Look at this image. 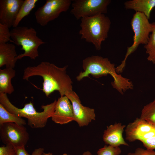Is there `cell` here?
<instances>
[{"mask_svg": "<svg viewBox=\"0 0 155 155\" xmlns=\"http://www.w3.org/2000/svg\"><path fill=\"white\" fill-rule=\"evenodd\" d=\"M67 67H59L53 63L42 61L36 66L25 68L22 78L28 80L33 76H41L43 80L42 90L47 97L55 91L63 96L73 91L72 82L67 73Z\"/></svg>", "mask_w": 155, "mask_h": 155, "instance_id": "cell-1", "label": "cell"}, {"mask_svg": "<svg viewBox=\"0 0 155 155\" xmlns=\"http://www.w3.org/2000/svg\"><path fill=\"white\" fill-rule=\"evenodd\" d=\"M82 67L84 71L81 72L76 77L78 81L88 77L90 75L99 78L110 74L114 80L111 82L112 87L121 94L133 88L130 80L118 74L115 64L111 63L107 58L97 55L88 57L83 60Z\"/></svg>", "mask_w": 155, "mask_h": 155, "instance_id": "cell-2", "label": "cell"}, {"mask_svg": "<svg viewBox=\"0 0 155 155\" xmlns=\"http://www.w3.org/2000/svg\"><path fill=\"white\" fill-rule=\"evenodd\" d=\"M57 101L55 100L50 104L42 105L41 108L43 111L38 112L31 102L25 104L23 108H19L11 102L7 94L0 93V104L10 113L19 117L26 118L28 125L32 128H40L45 126L48 119L54 113Z\"/></svg>", "mask_w": 155, "mask_h": 155, "instance_id": "cell-3", "label": "cell"}, {"mask_svg": "<svg viewBox=\"0 0 155 155\" xmlns=\"http://www.w3.org/2000/svg\"><path fill=\"white\" fill-rule=\"evenodd\" d=\"M79 34L82 39L93 44L96 49H101V44L107 38L111 21L104 14H99L81 19Z\"/></svg>", "mask_w": 155, "mask_h": 155, "instance_id": "cell-4", "label": "cell"}, {"mask_svg": "<svg viewBox=\"0 0 155 155\" xmlns=\"http://www.w3.org/2000/svg\"><path fill=\"white\" fill-rule=\"evenodd\" d=\"M11 39L17 46H21L24 53L19 54L16 58L17 61L28 57L35 59L39 56L38 49L42 44L45 43L37 35V32L34 28L26 26H18L10 31Z\"/></svg>", "mask_w": 155, "mask_h": 155, "instance_id": "cell-5", "label": "cell"}, {"mask_svg": "<svg viewBox=\"0 0 155 155\" xmlns=\"http://www.w3.org/2000/svg\"><path fill=\"white\" fill-rule=\"evenodd\" d=\"M143 13L136 12L133 15L131 22V25L134 33L133 42L131 46L127 47L124 59L121 63L116 68V71L119 73L123 71L128 56L133 53L141 44H146L148 42L152 30V25Z\"/></svg>", "mask_w": 155, "mask_h": 155, "instance_id": "cell-6", "label": "cell"}, {"mask_svg": "<svg viewBox=\"0 0 155 155\" xmlns=\"http://www.w3.org/2000/svg\"><path fill=\"white\" fill-rule=\"evenodd\" d=\"M125 139L130 142L140 141L147 149H155V124L137 118L125 129Z\"/></svg>", "mask_w": 155, "mask_h": 155, "instance_id": "cell-7", "label": "cell"}, {"mask_svg": "<svg viewBox=\"0 0 155 155\" xmlns=\"http://www.w3.org/2000/svg\"><path fill=\"white\" fill-rule=\"evenodd\" d=\"M71 0H46L34 13L37 23L41 26L57 18L63 12H66L71 5Z\"/></svg>", "mask_w": 155, "mask_h": 155, "instance_id": "cell-8", "label": "cell"}, {"mask_svg": "<svg viewBox=\"0 0 155 155\" xmlns=\"http://www.w3.org/2000/svg\"><path fill=\"white\" fill-rule=\"evenodd\" d=\"M71 4V13L77 20L84 17L105 14L110 0H74Z\"/></svg>", "mask_w": 155, "mask_h": 155, "instance_id": "cell-9", "label": "cell"}, {"mask_svg": "<svg viewBox=\"0 0 155 155\" xmlns=\"http://www.w3.org/2000/svg\"><path fill=\"white\" fill-rule=\"evenodd\" d=\"M0 137L5 145L11 144L17 146H25L29 140V136L24 125L7 123L0 125Z\"/></svg>", "mask_w": 155, "mask_h": 155, "instance_id": "cell-10", "label": "cell"}, {"mask_svg": "<svg viewBox=\"0 0 155 155\" xmlns=\"http://www.w3.org/2000/svg\"><path fill=\"white\" fill-rule=\"evenodd\" d=\"M70 100L72 105L74 121L79 126H87L92 121L95 120L94 110L84 106L79 97L73 91L68 92L65 95Z\"/></svg>", "mask_w": 155, "mask_h": 155, "instance_id": "cell-11", "label": "cell"}, {"mask_svg": "<svg viewBox=\"0 0 155 155\" xmlns=\"http://www.w3.org/2000/svg\"><path fill=\"white\" fill-rule=\"evenodd\" d=\"M51 118L54 123L61 125L74 121L72 105L67 96H61L58 98Z\"/></svg>", "mask_w": 155, "mask_h": 155, "instance_id": "cell-12", "label": "cell"}, {"mask_svg": "<svg viewBox=\"0 0 155 155\" xmlns=\"http://www.w3.org/2000/svg\"><path fill=\"white\" fill-rule=\"evenodd\" d=\"M23 0H0V23L13 26Z\"/></svg>", "mask_w": 155, "mask_h": 155, "instance_id": "cell-13", "label": "cell"}, {"mask_svg": "<svg viewBox=\"0 0 155 155\" xmlns=\"http://www.w3.org/2000/svg\"><path fill=\"white\" fill-rule=\"evenodd\" d=\"M125 127V125H122L120 123H116L107 126L103 133V141L106 144L114 147H119L121 145L129 146L123 136Z\"/></svg>", "mask_w": 155, "mask_h": 155, "instance_id": "cell-14", "label": "cell"}, {"mask_svg": "<svg viewBox=\"0 0 155 155\" xmlns=\"http://www.w3.org/2000/svg\"><path fill=\"white\" fill-rule=\"evenodd\" d=\"M18 56L16 46L12 43L0 44V67L5 66L6 68H13Z\"/></svg>", "mask_w": 155, "mask_h": 155, "instance_id": "cell-15", "label": "cell"}, {"mask_svg": "<svg viewBox=\"0 0 155 155\" xmlns=\"http://www.w3.org/2000/svg\"><path fill=\"white\" fill-rule=\"evenodd\" d=\"M125 7L143 13L149 20L151 11L155 7V0H132L125 2Z\"/></svg>", "mask_w": 155, "mask_h": 155, "instance_id": "cell-16", "label": "cell"}, {"mask_svg": "<svg viewBox=\"0 0 155 155\" xmlns=\"http://www.w3.org/2000/svg\"><path fill=\"white\" fill-rule=\"evenodd\" d=\"M13 68H5L0 69V93L11 94L14 91L11 80L16 75Z\"/></svg>", "mask_w": 155, "mask_h": 155, "instance_id": "cell-17", "label": "cell"}, {"mask_svg": "<svg viewBox=\"0 0 155 155\" xmlns=\"http://www.w3.org/2000/svg\"><path fill=\"white\" fill-rule=\"evenodd\" d=\"M38 0H25L20 8L13 27L18 26L21 21L26 16L29 15L35 7Z\"/></svg>", "mask_w": 155, "mask_h": 155, "instance_id": "cell-18", "label": "cell"}, {"mask_svg": "<svg viewBox=\"0 0 155 155\" xmlns=\"http://www.w3.org/2000/svg\"><path fill=\"white\" fill-rule=\"evenodd\" d=\"M7 123H14L20 125L26 124L25 120L10 113L0 104V125Z\"/></svg>", "mask_w": 155, "mask_h": 155, "instance_id": "cell-19", "label": "cell"}, {"mask_svg": "<svg viewBox=\"0 0 155 155\" xmlns=\"http://www.w3.org/2000/svg\"><path fill=\"white\" fill-rule=\"evenodd\" d=\"M152 30L147 43L144 46L146 53L148 54L147 60L155 63V22L152 23Z\"/></svg>", "mask_w": 155, "mask_h": 155, "instance_id": "cell-20", "label": "cell"}, {"mask_svg": "<svg viewBox=\"0 0 155 155\" xmlns=\"http://www.w3.org/2000/svg\"><path fill=\"white\" fill-rule=\"evenodd\" d=\"M140 118L155 124V98L144 107Z\"/></svg>", "mask_w": 155, "mask_h": 155, "instance_id": "cell-21", "label": "cell"}, {"mask_svg": "<svg viewBox=\"0 0 155 155\" xmlns=\"http://www.w3.org/2000/svg\"><path fill=\"white\" fill-rule=\"evenodd\" d=\"M121 150L119 147H114L110 145H105L98 150L97 155H119Z\"/></svg>", "mask_w": 155, "mask_h": 155, "instance_id": "cell-22", "label": "cell"}, {"mask_svg": "<svg viewBox=\"0 0 155 155\" xmlns=\"http://www.w3.org/2000/svg\"><path fill=\"white\" fill-rule=\"evenodd\" d=\"M7 25L0 23V44L7 43L8 42H12L11 38L10 31Z\"/></svg>", "mask_w": 155, "mask_h": 155, "instance_id": "cell-23", "label": "cell"}, {"mask_svg": "<svg viewBox=\"0 0 155 155\" xmlns=\"http://www.w3.org/2000/svg\"><path fill=\"white\" fill-rule=\"evenodd\" d=\"M0 155H16L14 146L11 144L0 146Z\"/></svg>", "mask_w": 155, "mask_h": 155, "instance_id": "cell-24", "label": "cell"}, {"mask_svg": "<svg viewBox=\"0 0 155 155\" xmlns=\"http://www.w3.org/2000/svg\"><path fill=\"white\" fill-rule=\"evenodd\" d=\"M127 155H155V151L154 150L138 148L133 152H130Z\"/></svg>", "mask_w": 155, "mask_h": 155, "instance_id": "cell-25", "label": "cell"}, {"mask_svg": "<svg viewBox=\"0 0 155 155\" xmlns=\"http://www.w3.org/2000/svg\"><path fill=\"white\" fill-rule=\"evenodd\" d=\"M16 155H30L26 150L25 146H14Z\"/></svg>", "mask_w": 155, "mask_h": 155, "instance_id": "cell-26", "label": "cell"}, {"mask_svg": "<svg viewBox=\"0 0 155 155\" xmlns=\"http://www.w3.org/2000/svg\"><path fill=\"white\" fill-rule=\"evenodd\" d=\"M44 149L42 148H39L35 149L32 152L31 155H43L44 153Z\"/></svg>", "mask_w": 155, "mask_h": 155, "instance_id": "cell-27", "label": "cell"}, {"mask_svg": "<svg viewBox=\"0 0 155 155\" xmlns=\"http://www.w3.org/2000/svg\"><path fill=\"white\" fill-rule=\"evenodd\" d=\"M82 155H92V153L89 151L84 152Z\"/></svg>", "mask_w": 155, "mask_h": 155, "instance_id": "cell-28", "label": "cell"}, {"mask_svg": "<svg viewBox=\"0 0 155 155\" xmlns=\"http://www.w3.org/2000/svg\"><path fill=\"white\" fill-rule=\"evenodd\" d=\"M43 155H53L52 153L49 152L48 153H44Z\"/></svg>", "mask_w": 155, "mask_h": 155, "instance_id": "cell-29", "label": "cell"}, {"mask_svg": "<svg viewBox=\"0 0 155 155\" xmlns=\"http://www.w3.org/2000/svg\"><path fill=\"white\" fill-rule=\"evenodd\" d=\"M62 155H70L69 154H68L66 153H64Z\"/></svg>", "mask_w": 155, "mask_h": 155, "instance_id": "cell-30", "label": "cell"}]
</instances>
